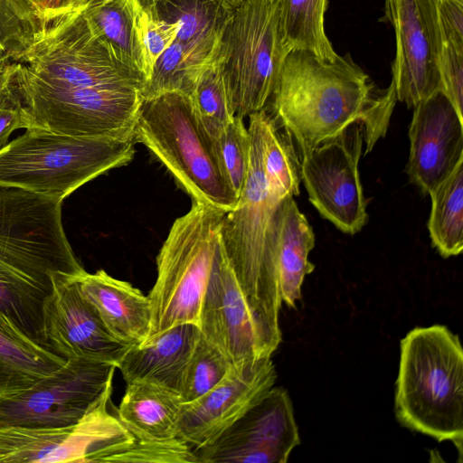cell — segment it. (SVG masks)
Returning a JSON list of instances; mask_svg holds the SVG:
<instances>
[{
    "instance_id": "30bf717a",
    "label": "cell",
    "mask_w": 463,
    "mask_h": 463,
    "mask_svg": "<svg viewBox=\"0 0 463 463\" xmlns=\"http://www.w3.org/2000/svg\"><path fill=\"white\" fill-rule=\"evenodd\" d=\"M109 383L76 423L53 428H0V463L124 462L146 438L121 420Z\"/></svg>"
},
{
    "instance_id": "7402d4cb",
    "label": "cell",
    "mask_w": 463,
    "mask_h": 463,
    "mask_svg": "<svg viewBox=\"0 0 463 463\" xmlns=\"http://www.w3.org/2000/svg\"><path fill=\"white\" fill-rule=\"evenodd\" d=\"M200 335L198 326L192 323L173 326L130 346L117 368L127 383L150 382L180 394Z\"/></svg>"
},
{
    "instance_id": "9a60e30c",
    "label": "cell",
    "mask_w": 463,
    "mask_h": 463,
    "mask_svg": "<svg viewBox=\"0 0 463 463\" xmlns=\"http://www.w3.org/2000/svg\"><path fill=\"white\" fill-rule=\"evenodd\" d=\"M384 19L393 28L392 81L397 100L409 109L440 89L442 38L436 0H384Z\"/></svg>"
},
{
    "instance_id": "d590c367",
    "label": "cell",
    "mask_w": 463,
    "mask_h": 463,
    "mask_svg": "<svg viewBox=\"0 0 463 463\" xmlns=\"http://www.w3.org/2000/svg\"><path fill=\"white\" fill-rule=\"evenodd\" d=\"M440 89L463 118V46L443 42L439 57Z\"/></svg>"
},
{
    "instance_id": "8992f818",
    "label": "cell",
    "mask_w": 463,
    "mask_h": 463,
    "mask_svg": "<svg viewBox=\"0 0 463 463\" xmlns=\"http://www.w3.org/2000/svg\"><path fill=\"white\" fill-rule=\"evenodd\" d=\"M194 201L222 212L239 198L221 172L213 142L200 127L188 95L166 92L143 101L134 131Z\"/></svg>"
},
{
    "instance_id": "8d00e7d4",
    "label": "cell",
    "mask_w": 463,
    "mask_h": 463,
    "mask_svg": "<svg viewBox=\"0 0 463 463\" xmlns=\"http://www.w3.org/2000/svg\"><path fill=\"white\" fill-rule=\"evenodd\" d=\"M443 42L463 46V0H436Z\"/></svg>"
},
{
    "instance_id": "e0dca14e",
    "label": "cell",
    "mask_w": 463,
    "mask_h": 463,
    "mask_svg": "<svg viewBox=\"0 0 463 463\" xmlns=\"http://www.w3.org/2000/svg\"><path fill=\"white\" fill-rule=\"evenodd\" d=\"M76 278L61 273L52 278V292L43 307L44 344L66 360L85 359L117 366L130 346L110 333L81 294Z\"/></svg>"
},
{
    "instance_id": "7a4b0ae2",
    "label": "cell",
    "mask_w": 463,
    "mask_h": 463,
    "mask_svg": "<svg viewBox=\"0 0 463 463\" xmlns=\"http://www.w3.org/2000/svg\"><path fill=\"white\" fill-rule=\"evenodd\" d=\"M61 203L0 186V312L43 345V307L53 276L86 272L63 230Z\"/></svg>"
},
{
    "instance_id": "52a82bcc",
    "label": "cell",
    "mask_w": 463,
    "mask_h": 463,
    "mask_svg": "<svg viewBox=\"0 0 463 463\" xmlns=\"http://www.w3.org/2000/svg\"><path fill=\"white\" fill-rule=\"evenodd\" d=\"M224 214L193 201L191 209L174 222L157 255V277L147 296L151 309L147 338L178 325L198 326Z\"/></svg>"
},
{
    "instance_id": "5bb4252c",
    "label": "cell",
    "mask_w": 463,
    "mask_h": 463,
    "mask_svg": "<svg viewBox=\"0 0 463 463\" xmlns=\"http://www.w3.org/2000/svg\"><path fill=\"white\" fill-rule=\"evenodd\" d=\"M364 142V127L353 124L300 159L301 180L310 203L324 219L351 235L368 221L358 170Z\"/></svg>"
},
{
    "instance_id": "d6986e66",
    "label": "cell",
    "mask_w": 463,
    "mask_h": 463,
    "mask_svg": "<svg viewBox=\"0 0 463 463\" xmlns=\"http://www.w3.org/2000/svg\"><path fill=\"white\" fill-rule=\"evenodd\" d=\"M198 327L232 365L266 357L221 239L203 296Z\"/></svg>"
},
{
    "instance_id": "4316f807",
    "label": "cell",
    "mask_w": 463,
    "mask_h": 463,
    "mask_svg": "<svg viewBox=\"0 0 463 463\" xmlns=\"http://www.w3.org/2000/svg\"><path fill=\"white\" fill-rule=\"evenodd\" d=\"M328 0H279L281 43L288 53L294 49L312 52L325 60H334L335 51L325 29Z\"/></svg>"
},
{
    "instance_id": "2e32d148",
    "label": "cell",
    "mask_w": 463,
    "mask_h": 463,
    "mask_svg": "<svg viewBox=\"0 0 463 463\" xmlns=\"http://www.w3.org/2000/svg\"><path fill=\"white\" fill-rule=\"evenodd\" d=\"M299 443L291 399L272 387L213 442L192 449L197 463H286Z\"/></svg>"
},
{
    "instance_id": "6da1fadb",
    "label": "cell",
    "mask_w": 463,
    "mask_h": 463,
    "mask_svg": "<svg viewBox=\"0 0 463 463\" xmlns=\"http://www.w3.org/2000/svg\"><path fill=\"white\" fill-rule=\"evenodd\" d=\"M269 101L300 156L353 124L364 127L366 155L385 137L397 98L392 81L377 89L349 54L325 60L294 49L282 61Z\"/></svg>"
},
{
    "instance_id": "484cf974",
    "label": "cell",
    "mask_w": 463,
    "mask_h": 463,
    "mask_svg": "<svg viewBox=\"0 0 463 463\" xmlns=\"http://www.w3.org/2000/svg\"><path fill=\"white\" fill-rule=\"evenodd\" d=\"M183 405L180 394L150 382L127 383L116 408L118 417L131 430L146 438L175 439Z\"/></svg>"
},
{
    "instance_id": "4dcf8cb0",
    "label": "cell",
    "mask_w": 463,
    "mask_h": 463,
    "mask_svg": "<svg viewBox=\"0 0 463 463\" xmlns=\"http://www.w3.org/2000/svg\"><path fill=\"white\" fill-rule=\"evenodd\" d=\"M189 98L197 122L213 142L234 118L219 59L203 71Z\"/></svg>"
},
{
    "instance_id": "44dd1931",
    "label": "cell",
    "mask_w": 463,
    "mask_h": 463,
    "mask_svg": "<svg viewBox=\"0 0 463 463\" xmlns=\"http://www.w3.org/2000/svg\"><path fill=\"white\" fill-rule=\"evenodd\" d=\"M315 246V234L292 195L274 209L264 241L263 263L267 277L279 287L281 301L296 307L301 286L315 266L308 254Z\"/></svg>"
},
{
    "instance_id": "836d02e7",
    "label": "cell",
    "mask_w": 463,
    "mask_h": 463,
    "mask_svg": "<svg viewBox=\"0 0 463 463\" xmlns=\"http://www.w3.org/2000/svg\"><path fill=\"white\" fill-rule=\"evenodd\" d=\"M28 128V113L14 61L0 69V151L9 143L13 131Z\"/></svg>"
},
{
    "instance_id": "ba28073f",
    "label": "cell",
    "mask_w": 463,
    "mask_h": 463,
    "mask_svg": "<svg viewBox=\"0 0 463 463\" xmlns=\"http://www.w3.org/2000/svg\"><path fill=\"white\" fill-rule=\"evenodd\" d=\"M222 40L219 61L234 116L266 109L282 61L279 0H237Z\"/></svg>"
},
{
    "instance_id": "277c9868",
    "label": "cell",
    "mask_w": 463,
    "mask_h": 463,
    "mask_svg": "<svg viewBox=\"0 0 463 463\" xmlns=\"http://www.w3.org/2000/svg\"><path fill=\"white\" fill-rule=\"evenodd\" d=\"M266 109L250 115V162L237 206L225 213L221 241L238 285L251 313L264 355L271 356L281 342L279 287L266 275L264 241L272 213L280 201L268 187L263 165ZM282 201V200H281Z\"/></svg>"
},
{
    "instance_id": "3957f363",
    "label": "cell",
    "mask_w": 463,
    "mask_h": 463,
    "mask_svg": "<svg viewBox=\"0 0 463 463\" xmlns=\"http://www.w3.org/2000/svg\"><path fill=\"white\" fill-rule=\"evenodd\" d=\"M394 410L411 430L449 440L462 462L463 351L445 326L415 327L401 341Z\"/></svg>"
},
{
    "instance_id": "74e56055",
    "label": "cell",
    "mask_w": 463,
    "mask_h": 463,
    "mask_svg": "<svg viewBox=\"0 0 463 463\" xmlns=\"http://www.w3.org/2000/svg\"><path fill=\"white\" fill-rule=\"evenodd\" d=\"M47 22L81 6L83 0H29Z\"/></svg>"
},
{
    "instance_id": "7c38bea8",
    "label": "cell",
    "mask_w": 463,
    "mask_h": 463,
    "mask_svg": "<svg viewBox=\"0 0 463 463\" xmlns=\"http://www.w3.org/2000/svg\"><path fill=\"white\" fill-rule=\"evenodd\" d=\"M153 14L178 25L142 89L144 100L166 92L190 95L203 71L218 59L237 0H141Z\"/></svg>"
},
{
    "instance_id": "8fae6325",
    "label": "cell",
    "mask_w": 463,
    "mask_h": 463,
    "mask_svg": "<svg viewBox=\"0 0 463 463\" xmlns=\"http://www.w3.org/2000/svg\"><path fill=\"white\" fill-rule=\"evenodd\" d=\"M18 62L58 88L128 87L142 91L145 85L139 73L114 57L82 14L81 6L51 20Z\"/></svg>"
},
{
    "instance_id": "cb8c5ba5",
    "label": "cell",
    "mask_w": 463,
    "mask_h": 463,
    "mask_svg": "<svg viewBox=\"0 0 463 463\" xmlns=\"http://www.w3.org/2000/svg\"><path fill=\"white\" fill-rule=\"evenodd\" d=\"M66 361L0 312V399L23 392Z\"/></svg>"
},
{
    "instance_id": "e575fe53",
    "label": "cell",
    "mask_w": 463,
    "mask_h": 463,
    "mask_svg": "<svg viewBox=\"0 0 463 463\" xmlns=\"http://www.w3.org/2000/svg\"><path fill=\"white\" fill-rule=\"evenodd\" d=\"M141 4L138 35L146 66V82L156 61L175 41L178 25L161 20L142 1Z\"/></svg>"
},
{
    "instance_id": "5b68a950",
    "label": "cell",
    "mask_w": 463,
    "mask_h": 463,
    "mask_svg": "<svg viewBox=\"0 0 463 463\" xmlns=\"http://www.w3.org/2000/svg\"><path fill=\"white\" fill-rule=\"evenodd\" d=\"M134 143L29 128L0 151V186L63 201L89 181L128 164Z\"/></svg>"
},
{
    "instance_id": "ffe728a7",
    "label": "cell",
    "mask_w": 463,
    "mask_h": 463,
    "mask_svg": "<svg viewBox=\"0 0 463 463\" xmlns=\"http://www.w3.org/2000/svg\"><path fill=\"white\" fill-rule=\"evenodd\" d=\"M412 109L406 173L430 194L463 161V118L441 90Z\"/></svg>"
},
{
    "instance_id": "603a6c76",
    "label": "cell",
    "mask_w": 463,
    "mask_h": 463,
    "mask_svg": "<svg viewBox=\"0 0 463 463\" xmlns=\"http://www.w3.org/2000/svg\"><path fill=\"white\" fill-rule=\"evenodd\" d=\"M83 297L97 309L105 326L120 342L132 346L149 335L151 309L147 296L105 270L87 271L76 278Z\"/></svg>"
},
{
    "instance_id": "1f68e13d",
    "label": "cell",
    "mask_w": 463,
    "mask_h": 463,
    "mask_svg": "<svg viewBox=\"0 0 463 463\" xmlns=\"http://www.w3.org/2000/svg\"><path fill=\"white\" fill-rule=\"evenodd\" d=\"M250 136L243 118L234 116L213 141V149L225 182L240 198L250 162Z\"/></svg>"
},
{
    "instance_id": "f1b7e54d",
    "label": "cell",
    "mask_w": 463,
    "mask_h": 463,
    "mask_svg": "<svg viewBox=\"0 0 463 463\" xmlns=\"http://www.w3.org/2000/svg\"><path fill=\"white\" fill-rule=\"evenodd\" d=\"M283 130L284 133L267 112L263 126V165L269 190L279 201L288 195H298L301 182L295 143Z\"/></svg>"
},
{
    "instance_id": "83f0119b",
    "label": "cell",
    "mask_w": 463,
    "mask_h": 463,
    "mask_svg": "<svg viewBox=\"0 0 463 463\" xmlns=\"http://www.w3.org/2000/svg\"><path fill=\"white\" fill-rule=\"evenodd\" d=\"M430 195L432 245L443 258L457 256L463 250V161Z\"/></svg>"
},
{
    "instance_id": "9c48e42d",
    "label": "cell",
    "mask_w": 463,
    "mask_h": 463,
    "mask_svg": "<svg viewBox=\"0 0 463 463\" xmlns=\"http://www.w3.org/2000/svg\"><path fill=\"white\" fill-rule=\"evenodd\" d=\"M16 65L29 128L135 142V127L144 101L141 90L58 88L41 80L23 63L16 61Z\"/></svg>"
},
{
    "instance_id": "d6a6232c",
    "label": "cell",
    "mask_w": 463,
    "mask_h": 463,
    "mask_svg": "<svg viewBox=\"0 0 463 463\" xmlns=\"http://www.w3.org/2000/svg\"><path fill=\"white\" fill-rule=\"evenodd\" d=\"M226 356L202 334L188 362L180 397L191 402L216 386L231 371Z\"/></svg>"
},
{
    "instance_id": "4fadbf2b",
    "label": "cell",
    "mask_w": 463,
    "mask_h": 463,
    "mask_svg": "<svg viewBox=\"0 0 463 463\" xmlns=\"http://www.w3.org/2000/svg\"><path fill=\"white\" fill-rule=\"evenodd\" d=\"M117 366L69 359L27 389L0 399V428H53L78 422L97 402Z\"/></svg>"
},
{
    "instance_id": "f546056e",
    "label": "cell",
    "mask_w": 463,
    "mask_h": 463,
    "mask_svg": "<svg viewBox=\"0 0 463 463\" xmlns=\"http://www.w3.org/2000/svg\"><path fill=\"white\" fill-rule=\"evenodd\" d=\"M48 23L29 0H0V69L20 61L43 36Z\"/></svg>"
},
{
    "instance_id": "ac0fdd59",
    "label": "cell",
    "mask_w": 463,
    "mask_h": 463,
    "mask_svg": "<svg viewBox=\"0 0 463 463\" xmlns=\"http://www.w3.org/2000/svg\"><path fill=\"white\" fill-rule=\"evenodd\" d=\"M276 378L270 356L233 365L212 390L183 403L176 437L192 449L211 444L264 397Z\"/></svg>"
},
{
    "instance_id": "d4e9b609",
    "label": "cell",
    "mask_w": 463,
    "mask_h": 463,
    "mask_svg": "<svg viewBox=\"0 0 463 463\" xmlns=\"http://www.w3.org/2000/svg\"><path fill=\"white\" fill-rule=\"evenodd\" d=\"M141 0H83L81 13L114 57L146 80L138 35Z\"/></svg>"
}]
</instances>
